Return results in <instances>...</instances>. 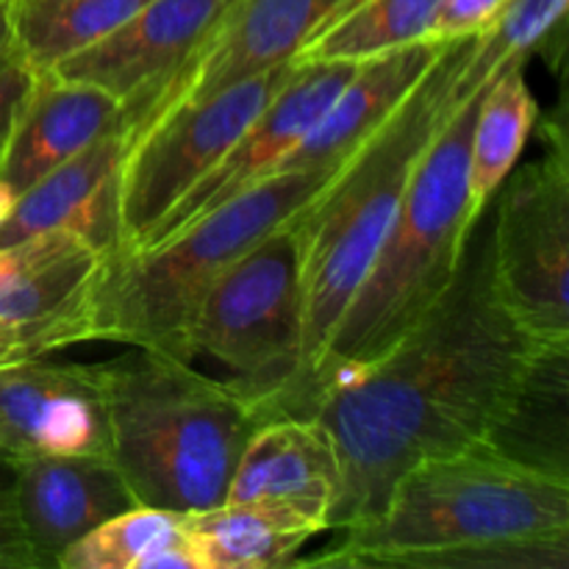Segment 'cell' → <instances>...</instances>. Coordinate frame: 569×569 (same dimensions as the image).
<instances>
[{"instance_id": "1", "label": "cell", "mask_w": 569, "mask_h": 569, "mask_svg": "<svg viewBox=\"0 0 569 569\" xmlns=\"http://www.w3.org/2000/svg\"><path fill=\"white\" fill-rule=\"evenodd\" d=\"M539 348L495 287L487 209L437 303L381 359L326 389L311 411L339 461L328 531L376 520L420 461L481 445Z\"/></svg>"}, {"instance_id": "21", "label": "cell", "mask_w": 569, "mask_h": 569, "mask_svg": "<svg viewBox=\"0 0 569 569\" xmlns=\"http://www.w3.org/2000/svg\"><path fill=\"white\" fill-rule=\"evenodd\" d=\"M200 569L292 567L317 531L281 511L250 503H222L183 515Z\"/></svg>"}, {"instance_id": "29", "label": "cell", "mask_w": 569, "mask_h": 569, "mask_svg": "<svg viewBox=\"0 0 569 569\" xmlns=\"http://www.w3.org/2000/svg\"><path fill=\"white\" fill-rule=\"evenodd\" d=\"M33 81H37V76L22 61L11 59L0 64V164H3L17 117H20L22 106L31 94Z\"/></svg>"}, {"instance_id": "2", "label": "cell", "mask_w": 569, "mask_h": 569, "mask_svg": "<svg viewBox=\"0 0 569 569\" xmlns=\"http://www.w3.org/2000/svg\"><path fill=\"white\" fill-rule=\"evenodd\" d=\"M303 565L567 569L569 481L483 445L411 467L367 526Z\"/></svg>"}, {"instance_id": "26", "label": "cell", "mask_w": 569, "mask_h": 569, "mask_svg": "<svg viewBox=\"0 0 569 569\" xmlns=\"http://www.w3.org/2000/svg\"><path fill=\"white\" fill-rule=\"evenodd\" d=\"M569 0H506L487 28L476 33L459 76V98L478 94L515 61H526L565 26Z\"/></svg>"}, {"instance_id": "27", "label": "cell", "mask_w": 569, "mask_h": 569, "mask_svg": "<svg viewBox=\"0 0 569 569\" xmlns=\"http://www.w3.org/2000/svg\"><path fill=\"white\" fill-rule=\"evenodd\" d=\"M0 569H37L17 506V456L6 450H0Z\"/></svg>"}, {"instance_id": "10", "label": "cell", "mask_w": 569, "mask_h": 569, "mask_svg": "<svg viewBox=\"0 0 569 569\" xmlns=\"http://www.w3.org/2000/svg\"><path fill=\"white\" fill-rule=\"evenodd\" d=\"M103 259L61 231L0 248V365L89 342V300Z\"/></svg>"}, {"instance_id": "8", "label": "cell", "mask_w": 569, "mask_h": 569, "mask_svg": "<svg viewBox=\"0 0 569 569\" xmlns=\"http://www.w3.org/2000/svg\"><path fill=\"white\" fill-rule=\"evenodd\" d=\"M542 159L511 170L489 211L492 276L517 326L545 345H569V156L565 128Z\"/></svg>"}, {"instance_id": "22", "label": "cell", "mask_w": 569, "mask_h": 569, "mask_svg": "<svg viewBox=\"0 0 569 569\" xmlns=\"http://www.w3.org/2000/svg\"><path fill=\"white\" fill-rule=\"evenodd\" d=\"M148 0H9L14 59L33 76L92 48Z\"/></svg>"}, {"instance_id": "6", "label": "cell", "mask_w": 569, "mask_h": 569, "mask_svg": "<svg viewBox=\"0 0 569 569\" xmlns=\"http://www.w3.org/2000/svg\"><path fill=\"white\" fill-rule=\"evenodd\" d=\"M333 170L276 172L153 248L106 256L89 300V342L187 361L189 322L206 292L239 256L287 226Z\"/></svg>"}, {"instance_id": "7", "label": "cell", "mask_w": 569, "mask_h": 569, "mask_svg": "<svg viewBox=\"0 0 569 569\" xmlns=\"http://www.w3.org/2000/svg\"><path fill=\"white\" fill-rule=\"evenodd\" d=\"M303 342L298 248L287 226L239 256L206 292L187 331V361H217L267 417L298 372Z\"/></svg>"}, {"instance_id": "12", "label": "cell", "mask_w": 569, "mask_h": 569, "mask_svg": "<svg viewBox=\"0 0 569 569\" xmlns=\"http://www.w3.org/2000/svg\"><path fill=\"white\" fill-rule=\"evenodd\" d=\"M356 64L353 61H295V70L289 72L287 83L278 89L264 111L244 128V133L228 148V153L156 222L153 231L142 239L137 250L153 248V244L176 237L178 231L214 211L217 206L228 203L264 178L276 176L283 156L326 114L339 89L353 76Z\"/></svg>"}, {"instance_id": "15", "label": "cell", "mask_w": 569, "mask_h": 569, "mask_svg": "<svg viewBox=\"0 0 569 569\" xmlns=\"http://www.w3.org/2000/svg\"><path fill=\"white\" fill-rule=\"evenodd\" d=\"M337 489L339 461L331 433L315 417L278 415L250 433L226 503L264 506L326 533Z\"/></svg>"}, {"instance_id": "17", "label": "cell", "mask_w": 569, "mask_h": 569, "mask_svg": "<svg viewBox=\"0 0 569 569\" xmlns=\"http://www.w3.org/2000/svg\"><path fill=\"white\" fill-rule=\"evenodd\" d=\"M17 506L37 569H56L70 545L139 503L111 459L28 456L17 459Z\"/></svg>"}, {"instance_id": "20", "label": "cell", "mask_w": 569, "mask_h": 569, "mask_svg": "<svg viewBox=\"0 0 569 569\" xmlns=\"http://www.w3.org/2000/svg\"><path fill=\"white\" fill-rule=\"evenodd\" d=\"M483 448L569 481V345L539 348Z\"/></svg>"}, {"instance_id": "31", "label": "cell", "mask_w": 569, "mask_h": 569, "mask_svg": "<svg viewBox=\"0 0 569 569\" xmlns=\"http://www.w3.org/2000/svg\"><path fill=\"white\" fill-rule=\"evenodd\" d=\"M14 200H17L14 189H11L9 183H6L3 178H0V222H3L6 217L11 214V209H14Z\"/></svg>"}, {"instance_id": "28", "label": "cell", "mask_w": 569, "mask_h": 569, "mask_svg": "<svg viewBox=\"0 0 569 569\" xmlns=\"http://www.w3.org/2000/svg\"><path fill=\"white\" fill-rule=\"evenodd\" d=\"M506 6V0H442L433 20L431 39L437 42H453V39L476 37L481 28L492 22Z\"/></svg>"}, {"instance_id": "32", "label": "cell", "mask_w": 569, "mask_h": 569, "mask_svg": "<svg viewBox=\"0 0 569 569\" xmlns=\"http://www.w3.org/2000/svg\"><path fill=\"white\" fill-rule=\"evenodd\" d=\"M0 3H3V0H0Z\"/></svg>"}, {"instance_id": "24", "label": "cell", "mask_w": 569, "mask_h": 569, "mask_svg": "<svg viewBox=\"0 0 569 569\" xmlns=\"http://www.w3.org/2000/svg\"><path fill=\"white\" fill-rule=\"evenodd\" d=\"M56 569H200L183 515L133 506L78 539Z\"/></svg>"}, {"instance_id": "16", "label": "cell", "mask_w": 569, "mask_h": 569, "mask_svg": "<svg viewBox=\"0 0 569 569\" xmlns=\"http://www.w3.org/2000/svg\"><path fill=\"white\" fill-rule=\"evenodd\" d=\"M122 153L126 128L117 126L17 194L14 209L0 222V248L61 231L114 256L120 250Z\"/></svg>"}, {"instance_id": "14", "label": "cell", "mask_w": 569, "mask_h": 569, "mask_svg": "<svg viewBox=\"0 0 569 569\" xmlns=\"http://www.w3.org/2000/svg\"><path fill=\"white\" fill-rule=\"evenodd\" d=\"M0 450L111 459L100 367L48 356L0 365Z\"/></svg>"}, {"instance_id": "11", "label": "cell", "mask_w": 569, "mask_h": 569, "mask_svg": "<svg viewBox=\"0 0 569 569\" xmlns=\"http://www.w3.org/2000/svg\"><path fill=\"white\" fill-rule=\"evenodd\" d=\"M356 0H237L209 42L126 122V139L178 106L211 98L244 78L292 64L300 50Z\"/></svg>"}, {"instance_id": "3", "label": "cell", "mask_w": 569, "mask_h": 569, "mask_svg": "<svg viewBox=\"0 0 569 569\" xmlns=\"http://www.w3.org/2000/svg\"><path fill=\"white\" fill-rule=\"evenodd\" d=\"M472 42L476 37L445 42L403 103L287 222L298 248L303 342L298 372L276 400V417H300L311 376L392 228L417 161L467 100L459 98V76Z\"/></svg>"}, {"instance_id": "4", "label": "cell", "mask_w": 569, "mask_h": 569, "mask_svg": "<svg viewBox=\"0 0 569 569\" xmlns=\"http://www.w3.org/2000/svg\"><path fill=\"white\" fill-rule=\"evenodd\" d=\"M98 367L111 465L137 503L176 515L226 503L250 433L270 417L231 381L159 350L131 348Z\"/></svg>"}, {"instance_id": "25", "label": "cell", "mask_w": 569, "mask_h": 569, "mask_svg": "<svg viewBox=\"0 0 569 569\" xmlns=\"http://www.w3.org/2000/svg\"><path fill=\"white\" fill-rule=\"evenodd\" d=\"M442 0H356L295 61H365L431 39ZM437 42V39H433Z\"/></svg>"}, {"instance_id": "5", "label": "cell", "mask_w": 569, "mask_h": 569, "mask_svg": "<svg viewBox=\"0 0 569 569\" xmlns=\"http://www.w3.org/2000/svg\"><path fill=\"white\" fill-rule=\"evenodd\" d=\"M483 89L445 120L417 161L392 228L311 376L300 417H311L333 383L381 359L453 281L478 226L470 214V137Z\"/></svg>"}, {"instance_id": "30", "label": "cell", "mask_w": 569, "mask_h": 569, "mask_svg": "<svg viewBox=\"0 0 569 569\" xmlns=\"http://www.w3.org/2000/svg\"><path fill=\"white\" fill-rule=\"evenodd\" d=\"M14 59V42H11V28H9V0L0 3V64Z\"/></svg>"}, {"instance_id": "18", "label": "cell", "mask_w": 569, "mask_h": 569, "mask_svg": "<svg viewBox=\"0 0 569 569\" xmlns=\"http://www.w3.org/2000/svg\"><path fill=\"white\" fill-rule=\"evenodd\" d=\"M445 42L422 39L356 64L326 114L283 156L276 172L333 170L342 164L420 83L428 67L442 53Z\"/></svg>"}, {"instance_id": "9", "label": "cell", "mask_w": 569, "mask_h": 569, "mask_svg": "<svg viewBox=\"0 0 569 569\" xmlns=\"http://www.w3.org/2000/svg\"><path fill=\"white\" fill-rule=\"evenodd\" d=\"M292 64L244 78L198 103L178 106L126 139L120 170V250L142 244L156 222L206 176L287 83Z\"/></svg>"}, {"instance_id": "23", "label": "cell", "mask_w": 569, "mask_h": 569, "mask_svg": "<svg viewBox=\"0 0 569 569\" xmlns=\"http://www.w3.org/2000/svg\"><path fill=\"white\" fill-rule=\"evenodd\" d=\"M526 61H515L483 89L470 137V214L481 220L500 183L517 167L537 126L539 106L526 81Z\"/></svg>"}, {"instance_id": "19", "label": "cell", "mask_w": 569, "mask_h": 569, "mask_svg": "<svg viewBox=\"0 0 569 569\" xmlns=\"http://www.w3.org/2000/svg\"><path fill=\"white\" fill-rule=\"evenodd\" d=\"M117 126H122V103L114 94L53 72L37 76L17 117L0 178L14 194L26 192Z\"/></svg>"}, {"instance_id": "13", "label": "cell", "mask_w": 569, "mask_h": 569, "mask_svg": "<svg viewBox=\"0 0 569 569\" xmlns=\"http://www.w3.org/2000/svg\"><path fill=\"white\" fill-rule=\"evenodd\" d=\"M237 0H148L120 28L61 61L53 76L83 81L122 103V126L209 42Z\"/></svg>"}]
</instances>
